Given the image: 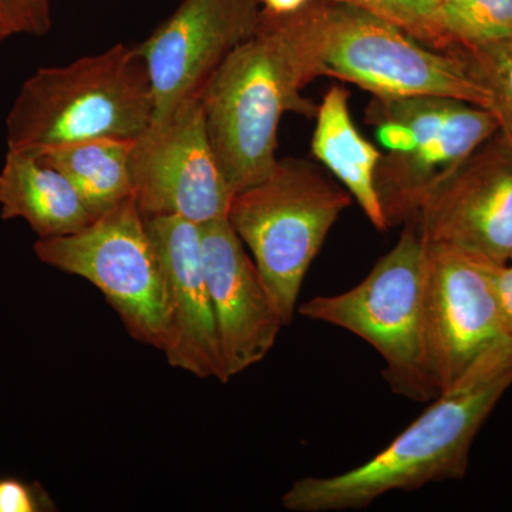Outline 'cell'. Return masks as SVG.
Returning a JSON list of instances; mask_svg holds the SVG:
<instances>
[{
    "mask_svg": "<svg viewBox=\"0 0 512 512\" xmlns=\"http://www.w3.org/2000/svg\"><path fill=\"white\" fill-rule=\"evenodd\" d=\"M15 16L20 33L42 37L52 29L50 0H3Z\"/></svg>",
    "mask_w": 512,
    "mask_h": 512,
    "instance_id": "obj_21",
    "label": "cell"
},
{
    "mask_svg": "<svg viewBox=\"0 0 512 512\" xmlns=\"http://www.w3.org/2000/svg\"><path fill=\"white\" fill-rule=\"evenodd\" d=\"M352 200L316 165L295 158L278 160L265 180L232 200L229 224L251 249L285 326L295 316L313 259Z\"/></svg>",
    "mask_w": 512,
    "mask_h": 512,
    "instance_id": "obj_6",
    "label": "cell"
},
{
    "mask_svg": "<svg viewBox=\"0 0 512 512\" xmlns=\"http://www.w3.org/2000/svg\"><path fill=\"white\" fill-rule=\"evenodd\" d=\"M511 262H512V258H511Z\"/></svg>",
    "mask_w": 512,
    "mask_h": 512,
    "instance_id": "obj_26",
    "label": "cell"
},
{
    "mask_svg": "<svg viewBox=\"0 0 512 512\" xmlns=\"http://www.w3.org/2000/svg\"><path fill=\"white\" fill-rule=\"evenodd\" d=\"M201 241L222 356L231 379L265 359L285 323L228 220L202 225Z\"/></svg>",
    "mask_w": 512,
    "mask_h": 512,
    "instance_id": "obj_13",
    "label": "cell"
},
{
    "mask_svg": "<svg viewBox=\"0 0 512 512\" xmlns=\"http://www.w3.org/2000/svg\"><path fill=\"white\" fill-rule=\"evenodd\" d=\"M511 386L512 356L474 370L365 464L332 477L302 478L282 504L296 512L362 510L393 491L460 480L478 431Z\"/></svg>",
    "mask_w": 512,
    "mask_h": 512,
    "instance_id": "obj_1",
    "label": "cell"
},
{
    "mask_svg": "<svg viewBox=\"0 0 512 512\" xmlns=\"http://www.w3.org/2000/svg\"><path fill=\"white\" fill-rule=\"evenodd\" d=\"M20 29L8 5L0 0V45L10 37L19 35Z\"/></svg>",
    "mask_w": 512,
    "mask_h": 512,
    "instance_id": "obj_25",
    "label": "cell"
},
{
    "mask_svg": "<svg viewBox=\"0 0 512 512\" xmlns=\"http://www.w3.org/2000/svg\"><path fill=\"white\" fill-rule=\"evenodd\" d=\"M311 82L292 15L262 10L258 30L222 62L200 97L212 150L235 195L274 171L285 113L316 117L318 106L301 94Z\"/></svg>",
    "mask_w": 512,
    "mask_h": 512,
    "instance_id": "obj_2",
    "label": "cell"
},
{
    "mask_svg": "<svg viewBox=\"0 0 512 512\" xmlns=\"http://www.w3.org/2000/svg\"><path fill=\"white\" fill-rule=\"evenodd\" d=\"M429 249L426 284V343L439 394L474 370L512 356L493 266L447 249Z\"/></svg>",
    "mask_w": 512,
    "mask_h": 512,
    "instance_id": "obj_10",
    "label": "cell"
},
{
    "mask_svg": "<svg viewBox=\"0 0 512 512\" xmlns=\"http://www.w3.org/2000/svg\"><path fill=\"white\" fill-rule=\"evenodd\" d=\"M39 495L22 481L0 480V512H35L42 510Z\"/></svg>",
    "mask_w": 512,
    "mask_h": 512,
    "instance_id": "obj_22",
    "label": "cell"
},
{
    "mask_svg": "<svg viewBox=\"0 0 512 512\" xmlns=\"http://www.w3.org/2000/svg\"><path fill=\"white\" fill-rule=\"evenodd\" d=\"M312 153L352 195L367 220L379 231L389 229L379 194L376 173L382 154L357 130L349 110V92L333 86L316 113Z\"/></svg>",
    "mask_w": 512,
    "mask_h": 512,
    "instance_id": "obj_16",
    "label": "cell"
},
{
    "mask_svg": "<svg viewBox=\"0 0 512 512\" xmlns=\"http://www.w3.org/2000/svg\"><path fill=\"white\" fill-rule=\"evenodd\" d=\"M261 16V0H183L137 46L150 73L153 120L200 99L222 62L258 30Z\"/></svg>",
    "mask_w": 512,
    "mask_h": 512,
    "instance_id": "obj_12",
    "label": "cell"
},
{
    "mask_svg": "<svg viewBox=\"0 0 512 512\" xmlns=\"http://www.w3.org/2000/svg\"><path fill=\"white\" fill-rule=\"evenodd\" d=\"M450 53L466 63L490 97L488 110L494 114L500 130L512 140V39L497 45L454 49Z\"/></svg>",
    "mask_w": 512,
    "mask_h": 512,
    "instance_id": "obj_19",
    "label": "cell"
},
{
    "mask_svg": "<svg viewBox=\"0 0 512 512\" xmlns=\"http://www.w3.org/2000/svg\"><path fill=\"white\" fill-rule=\"evenodd\" d=\"M429 249L416 222H406L392 251L349 291L303 303L305 318L338 326L379 352L392 390L416 402L439 396L426 343V284Z\"/></svg>",
    "mask_w": 512,
    "mask_h": 512,
    "instance_id": "obj_5",
    "label": "cell"
},
{
    "mask_svg": "<svg viewBox=\"0 0 512 512\" xmlns=\"http://www.w3.org/2000/svg\"><path fill=\"white\" fill-rule=\"evenodd\" d=\"M440 28L448 53L512 39V0H441Z\"/></svg>",
    "mask_w": 512,
    "mask_h": 512,
    "instance_id": "obj_18",
    "label": "cell"
},
{
    "mask_svg": "<svg viewBox=\"0 0 512 512\" xmlns=\"http://www.w3.org/2000/svg\"><path fill=\"white\" fill-rule=\"evenodd\" d=\"M33 249L43 264L96 286L133 338L165 349L170 326L167 279L134 197L76 234L37 239Z\"/></svg>",
    "mask_w": 512,
    "mask_h": 512,
    "instance_id": "obj_7",
    "label": "cell"
},
{
    "mask_svg": "<svg viewBox=\"0 0 512 512\" xmlns=\"http://www.w3.org/2000/svg\"><path fill=\"white\" fill-rule=\"evenodd\" d=\"M491 275L505 329L512 338V262L503 266H493Z\"/></svg>",
    "mask_w": 512,
    "mask_h": 512,
    "instance_id": "obj_23",
    "label": "cell"
},
{
    "mask_svg": "<svg viewBox=\"0 0 512 512\" xmlns=\"http://www.w3.org/2000/svg\"><path fill=\"white\" fill-rule=\"evenodd\" d=\"M131 178L146 218L173 215L202 227L228 220L235 197L212 150L200 99L183 101L136 138Z\"/></svg>",
    "mask_w": 512,
    "mask_h": 512,
    "instance_id": "obj_9",
    "label": "cell"
},
{
    "mask_svg": "<svg viewBox=\"0 0 512 512\" xmlns=\"http://www.w3.org/2000/svg\"><path fill=\"white\" fill-rule=\"evenodd\" d=\"M311 0H261L262 10L272 15H292L305 8Z\"/></svg>",
    "mask_w": 512,
    "mask_h": 512,
    "instance_id": "obj_24",
    "label": "cell"
},
{
    "mask_svg": "<svg viewBox=\"0 0 512 512\" xmlns=\"http://www.w3.org/2000/svg\"><path fill=\"white\" fill-rule=\"evenodd\" d=\"M424 244L491 266L512 258V140L498 130L436 188L413 218Z\"/></svg>",
    "mask_w": 512,
    "mask_h": 512,
    "instance_id": "obj_11",
    "label": "cell"
},
{
    "mask_svg": "<svg viewBox=\"0 0 512 512\" xmlns=\"http://www.w3.org/2000/svg\"><path fill=\"white\" fill-rule=\"evenodd\" d=\"M367 114L403 121L416 137L412 150L390 153L377 167L376 190L389 227L413 220L458 165L500 130L490 110L447 97H375Z\"/></svg>",
    "mask_w": 512,
    "mask_h": 512,
    "instance_id": "obj_8",
    "label": "cell"
},
{
    "mask_svg": "<svg viewBox=\"0 0 512 512\" xmlns=\"http://www.w3.org/2000/svg\"><path fill=\"white\" fill-rule=\"evenodd\" d=\"M146 224L167 279L170 326L163 352L168 363L201 379L227 383L200 225L173 215L148 217Z\"/></svg>",
    "mask_w": 512,
    "mask_h": 512,
    "instance_id": "obj_14",
    "label": "cell"
},
{
    "mask_svg": "<svg viewBox=\"0 0 512 512\" xmlns=\"http://www.w3.org/2000/svg\"><path fill=\"white\" fill-rule=\"evenodd\" d=\"M153 87L137 47L119 43L23 82L6 117L8 150L39 154L97 138L134 140L150 126Z\"/></svg>",
    "mask_w": 512,
    "mask_h": 512,
    "instance_id": "obj_4",
    "label": "cell"
},
{
    "mask_svg": "<svg viewBox=\"0 0 512 512\" xmlns=\"http://www.w3.org/2000/svg\"><path fill=\"white\" fill-rule=\"evenodd\" d=\"M312 80L356 84L382 99L447 97L488 110L487 90L453 55L342 0H311L292 13Z\"/></svg>",
    "mask_w": 512,
    "mask_h": 512,
    "instance_id": "obj_3",
    "label": "cell"
},
{
    "mask_svg": "<svg viewBox=\"0 0 512 512\" xmlns=\"http://www.w3.org/2000/svg\"><path fill=\"white\" fill-rule=\"evenodd\" d=\"M0 217L22 218L39 238L76 234L94 221L59 170L35 154L16 150H8L0 170Z\"/></svg>",
    "mask_w": 512,
    "mask_h": 512,
    "instance_id": "obj_15",
    "label": "cell"
},
{
    "mask_svg": "<svg viewBox=\"0 0 512 512\" xmlns=\"http://www.w3.org/2000/svg\"><path fill=\"white\" fill-rule=\"evenodd\" d=\"M392 23L424 45L448 53L440 28L441 0H342Z\"/></svg>",
    "mask_w": 512,
    "mask_h": 512,
    "instance_id": "obj_20",
    "label": "cell"
},
{
    "mask_svg": "<svg viewBox=\"0 0 512 512\" xmlns=\"http://www.w3.org/2000/svg\"><path fill=\"white\" fill-rule=\"evenodd\" d=\"M134 140L97 138L39 154L73 184L94 220L133 197Z\"/></svg>",
    "mask_w": 512,
    "mask_h": 512,
    "instance_id": "obj_17",
    "label": "cell"
}]
</instances>
